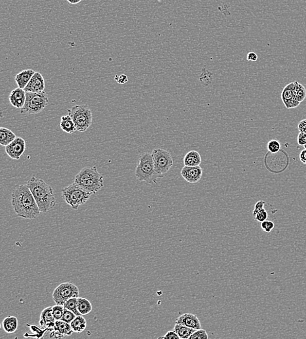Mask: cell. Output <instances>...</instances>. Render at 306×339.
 Masks as SVG:
<instances>
[{
    "label": "cell",
    "instance_id": "6",
    "mask_svg": "<svg viewBox=\"0 0 306 339\" xmlns=\"http://www.w3.org/2000/svg\"><path fill=\"white\" fill-rule=\"evenodd\" d=\"M69 115L73 120L76 130L85 132L92 123V113L87 104H78L68 110Z\"/></svg>",
    "mask_w": 306,
    "mask_h": 339
},
{
    "label": "cell",
    "instance_id": "28",
    "mask_svg": "<svg viewBox=\"0 0 306 339\" xmlns=\"http://www.w3.org/2000/svg\"><path fill=\"white\" fill-rule=\"evenodd\" d=\"M267 148L269 152H270L271 153H277L281 150L280 143L276 140L269 141V142L268 143Z\"/></svg>",
    "mask_w": 306,
    "mask_h": 339
},
{
    "label": "cell",
    "instance_id": "33",
    "mask_svg": "<svg viewBox=\"0 0 306 339\" xmlns=\"http://www.w3.org/2000/svg\"><path fill=\"white\" fill-rule=\"evenodd\" d=\"M208 335L206 331L203 329H197L191 337L189 339H208Z\"/></svg>",
    "mask_w": 306,
    "mask_h": 339
},
{
    "label": "cell",
    "instance_id": "18",
    "mask_svg": "<svg viewBox=\"0 0 306 339\" xmlns=\"http://www.w3.org/2000/svg\"><path fill=\"white\" fill-rule=\"evenodd\" d=\"M35 72L34 70L32 69H26L22 70V71L17 74L15 76V80L18 87H20L21 89H24L26 85H28V84L29 83L30 80H31Z\"/></svg>",
    "mask_w": 306,
    "mask_h": 339
},
{
    "label": "cell",
    "instance_id": "26",
    "mask_svg": "<svg viewBox=\"0 0 306 339\" xmlns=\"http://www.w3.org/2000/svg\"><path fill=\"white\" fill-rule=\"evenodd\" d=\"M292 90L294 93V95L298 102H304L306 98V89L302 84L298 83L297 81L293 82V87Z\"/></svg>",
    "mask_w": 306,
    "mask_h": 339
},
{
    "label": "cell",
    "instance_id": "1",
    "mask_svg": "<svg viewBox=\"0 0 306 339\" xmlns=\"http://www.w3.org/2000/svg\"><path fill=\"white\" fill-rule=\"evenodd\" d=\"M11 198V204L17 216L26 220H35L39 216L41 211L28 185L15 186Z\"/></svg>",
    "mask_w": 306,
    "mask_h": 339
},
{
    "label": "cell",
    "instance_id": "41",
    "mask_svg": "<svg viewBox=\"0 0 306 339\" xmlns=\"http://www.w3.org/2000/svg\"><path fill=\"white\" fill-rule=\"evenodd\" d=\"M300 160L302 163L306 165V150H302L300 153Z\"/></svg>",
    "mask_w": 306,
    "mask_h": 339
},
{
    "label": "cell",
    "instance_id": "17",
    "mask_svg": "<svg viewBox=\"0 0 306 339\" xmlns=\"http://www.w3.org/2000/svg\"><path fill=\"white\" fill-rule=\"evenodd\" d=\"M9 100L11 105L18 109H21L26 102V92L24 89L20 87L13 89L9 95Z\"/></svg>",
    "mask_w": 306,
    "mask_h": 339
},
{
    "label": "cell",
    "instance_id": "7",
    "mask_svg": "<svg viewBox=\"0 0 306 339\" xmlns=\"http://www.w3.org/2000/svg\"><path fill=\"white\" fill-rule=\"evenodd\" d=\"M49 103L47 93L26 92V100L24 106L21 108L20 114L35 115L43 111Z\"/></svg>",
    "mask_w": 306,
    "mask_h": 339
},
{
    "label": "cell",
    "instance_id": "10",
    "mask_svg": "<svg viewBox=\"0 0 306 339\" xmlns=\"http://www.w3.org/2000/svg\"><path fill=\"white\" fill-rule=\"evenodd\" d=\"M26 149V141L21 137H17L8 146H5V152L9 157L15 160H19Z\"/></svg>",
    "mask_w": 306,
    "mask_h": 339
},
{
    "label": "cell",
    "instance_id": "36",
    "mask_svg": "<svg viewBox=\"0 0 306 339\" xmlns=\"http://www.w3.org/2000/svg\"><path fill=\"white\" fill-rule=\"evenodd\" d=\"M297 141L298 144L300 146H305L306 144V133H300L298 136Z\"/></svg>",
    "mask_w": 306,
    "mask_h": 339
},
{
    "label": "cell",
    "instance_id": "31",
    "mask_svg": "<svg viewBox=\"0 0 306 339\" xmlns=\"http://www.w3.org/2000/svg\"><path fill=\"white\" fill-rule=\"evenodd\" d=\"M253 216L255 217V220L258 222H263L268 219V213L264 208L257 211V212L253 213Z\"/></svg>",
    "mask_w": 306,
    "mask_h": 339
},
{
    "label": "cell",
    "instance_id": "19",
    "mask_svg": "<svg viewBox=\"0 0 306 339\" xmlns=\"http://www.w3.org/2000/svg\"><path fill=\"white\" fill-rule=\"evenodd\" d=\"M201 161L202 159L200 153L198 152L194 151V150L189 152L183 158V164H184V166H187V167L200 166Z\"/></svg>",
    "mask_w": 306,
    "mask_h": 339
},
{
    "label": "cell",
    "instance_id": "14",
    "mask_svg": "<svg viewBox=\"0 0 306 339\" xmlns=\"http://www.w3.org/2000/svg\"><path fill=\"white\" fill-rule=\"evenodd\" d=\"M45 87V79L39 72H36L31 80L24 89L26 92H43Z\"/></svg>",
    "mask_w": 306,
    "mask_h": 339
},
{
    "label": "cell",
    "instance_id": "4",
    "mask_svg": "<svg viewBox=\"0 0 306 339\" xmlns=\"http://www.w3.org/2000/svg\"><path fill=\"white\" fill-rule=\"evenodd\" d=\"M135 176L139 182H145L149 184H157L159 178L164 176L156 172L152 153H143L139 156V164L135 170Z\"/></svg>",
    "mask_w": 306,
    "mask_h": 339
},
{
    "label": "cell",
    "instance_id": "13",
    "mask_svg": "<svg viewBox=\"0 0 306 339\" xmlns=\"http://www.w3.org/2000/svg\"><path fill=\"white\" fill-rule=\"evenodd\" d=\"M74 331L70 323L62 321H56L55 322L53 331L51 332V338L62 339L65 337L70 336Z\"/></svg>",
    "mask_w": 306,
    "mask_h": 339
},
{
    "label": "cell",
    "instance_id": "9",
    "mask_svg": "<svg viewBox=\"0 0 306 339\" xmlns=\"http://www.w3.org/2000/svg\"><path fill=\"white\" fill-rule=\"evenodd\" d=\"M79 289L72 283H63L54 290L53 299L55 304L64 305L65 303L72 298H78Z\"/></svg>",
    "mask_w": 306,
    "mask_h": 339
},
{
    "label": "cell",
    "instance_id": "27",
    "mask_svg": "<svg viewBox=\"0 0 306 339\" xmlns=\"http://www.w3.org/2000/svg\"><path fill=\"white\" fill-rule=\"evenodd\" d=\"M64 308L73 312L76 316L81 315L78 310V298H72L64 304Z\"/></svg>",
    "mask_w": 306,
    "mask_h": 339
},
{
    "label": "cell",
    "instance_id": "12",
    "mask_svg": "<svg viewBox=\"0 0 306 339\" xmlns=\"http://www.w3.org/2000/svg\"><path fill=\"white\" fill-rule=\"evenodd\" d=\"M292 87H293V83H289L284 87L282 93V102L288 109L298 107L300 104V102H298L294 95Z\"/></svg>",
    "mask_w": 306,
    "mask_h": 339
},
{
    "label": "cell",
    "instance_id": "38",
    "mask_svg": "<svg viewBox=\"0 0 306 339\" xmlns=\"http://www.w3.org/2000/svg\"><path fill=\"white\" fill-rule=\"evenodd\" d=\"M298 128L300 133H306V119L300 121V123H298Z\"/></svg>",
    "mask_w": 306,
    "mask_h": 339
},
{
    "label": "cell",
    "instance_id": "40",
    "mask_svg": "<svg viewBox=\"0 0 306 339\" xmlns=\"http://www.w3.org/2000/svg\"><path fill=\"white\" fill-rule=\"evenodd\" d=\"M257 60L258 56L255 54V52L248 53V56H247V60L252 61V62H255Z\"/></svg>",
    "mask_w": 306,
    "mask_h": 339
},
{
    "label": "cell",
    "instance_id": "32",
    "mask_svg": "<svg viewBox=\"0 0 306 339\" xmlns=\"http://www.w3.org/2000/svg\"><path fill=\"white\" fill-rule=\"evenodd\" d=\"M76 317V315L73 312L71 311V310L67 309V308H64V312L63 314V317L62 321L70 323L74 321V319Z\"/></svg>",
    "mask_w": 306,
    "mask_h": 339
},
{
    "label": "cell",
    "instance_id": "35",
    "mask_svg": "<svg viewBox=\"0 0 306 339\" xmlns=\"http://www.w3.org/2000/svg\"><path fill=\"white\" fill-rule=\"evenodd\" d=\"M159 339H179L180 337L175 330L168 331L163 337H160Z\"/></svg>",
    "mask_w": 306,
    "mask_h": 339
},
{
    "label": "cell",
    "instance_id": "25",
    "mask_svg": "<svg viewBox=\"0 0 306 339\" xmlns=\"http://www.w3.org/2000/svg\"><path fill=\"white\" fill-rule=\"evenodd\" d=\"M78 310L81 315H87L92 310V305L87 299L78 298Z\"/></svg>",
    "mask_w": 306,
    "mask_h": 339
},
{
    "label": "cell",
    "instance_id": "42",
    "mask_svg": "<svg viewBox=\"0 0 306 339\" xmlns=\"http://www.w3.org/2000/svg\"><path fill=\"white\" fill-rule=\"evenodd\" d=\"M71 4L76 5L79 3L82 0H67Z\"/></svg>",
    "mask_w": 306,
    "mask_h": 339
},
{
    "label": "cell",
    "instance_id": "11",
    "mask_svg": "<svg viewBox=\"0 0 306 339\" xmlns=\"http://www.w3.org/2000/svg\"><path fill=\"white\" fill-rule=\"evenodd\" d=\"M202 169L200 166L197 167H187L185 166L181 170V175L186 182L189 184H196L201 180Z\"/></svg>",
    "mask_w": 306,
    "mask_h": 339
},
{
    "label": "cell",
    "instance_id": "21",
    "mask_svg": "<svg viewBox=\"0 0 306 339\" xmlns=\"http://www.w3.org/2000/svg\"><path fill=\"white\" fill-rule=\"evenodd\" d=\"M60 127L63 131L68 133V134H72L75 132L76 130L75 125L73 120L70 115L62 116L61 118Z\"/></svg>",
    "mask_w": 306,
    "mask_h": 339
},
{
    "label": "cell",
    "instance_id": "39",
    "mask_svg": "<svg viewBox=\"0 0 306 339\" xmlns=\"http://www.w3.org/2000/svg\"><path fill=\"white\" fill-rule=\"evenodd\" d=\"M265 202H264L263 201H260L259 202H257V203H256V204L255 205V209H254L253 213L257 212V211L261 210V209H264V206H265Z\"/></svg>",
    "mask_w": 306,
    "mask_h": 339
},
{
    "label": "cell",
    "instance_id": "16",
    "mask_svg": "<svg viewBox=\"0 0 306 339\" xmlns=\"http://www.w3.org/2000/svg\"><path fill=\"white\" fill-rule=\"evenodd\" d=\"M176 323L185 325L195 329H202L201 323L196 314L191 313L181 314L176 321Z\"/></svg>",
    "mask_w": 306,
    "mask_h": 339
},
{
    "label": "cell",
    "instance_id": "24",
    "mask_svg": "<svg viewBox=\"0 0 306 339\" xmlns=\"http://www.w3.org/2000/svg\"><path fill=\"white\" fill-rule=\"evenodd\" d=\"M71 325H72V330L74 333H80L85 331L87 328V322L82 315L76 316L74 321L71 323Z\"/></svg>",
    "mask_w": 306,
    "mask_h": 339
},
{
    "label": "cell",
    "instance_id": "37",
    "mask_svg": "<svg viewBox=\"0 0 306 339\" xmlns=\"http://www.w3.org/2000/svg\"><path fill=\"white\" fill-rule=\"evenodd\" d=\"M114 80L120 85H124L128 82V77L126 75H122L120 76L116 75L114 77Z\"/></svg>",
    "mask_w": 306,
    "mask_h": 339
},
{
    "label": "cell",
    "instance_id": "34",
    "mask_svg": "<svg viewBox=\"0 0 306 339\" xmlns=\"http://www.w3.org/2000/svg\"><path fill=\"white\" fill-rule=\"evenodd\" d=\"M275 224L271 220H265V221L261 222V228L263 231L269 233L271 230L274 228Z\"/></svg>",
    "mask_w": 306,
    "mask_h": 339
},
{
    "label": "cell",
    "instance_id": "43",
    "mask_svg": "<svg viewBox=\"0 0 306 339\" xmlns=\"http://www.w3.org/2000/svg\"><path fill=\"white\" fill-rule=\"evenodd\" d=\"M304 148H305V150H306V144L305 145V146H304Z\"/></svg>",
    "mask_w": 306,
    "mask_h": 339
},
{
    "label": "cell",
    "instance_id": "30",
    "mask_svg": "<svg viewBox=\"0 0 306 339\" xmlns=\"http://www.w3.org/2000/svg\"><path fill=\"white\" fill-rule=\"evenodd\" d=\"M53 310L54 317L55 321H61L64 312V305L56 304L53 306Z\"/></svg>",
    "mask_w": 306,
    "mask_h": 339
},
{
    "label": "cell",
    "instance_id": "2",
    "mask_svg": "<svg viewBox=\"0 0 306 339\" xmlns=\"http://www.w3.org/2000/svg\"><path fill=\"white\" fill-rule=\"evenodd\" d=\"M42 213L51 211L56 204L54 189L43 180L32 177L27 183Z\"/></svg>",
    "mask_w": 306,
    "mask_h": 339
},
{
    "label": "cell",
    "instance_id": "23",
    "mask_svg": "<svg viewBox=\"0 0 306 339\" xmlns=\"http://www.w3.org/2000/svg\"><path fill=\"white\" fill-rule=\"evenodd\" d=\"M174 330L179 335L180 339H188L191 335L197 330V329L191 328V327L185 326V325L176 323Z\"/></svg>",
    "mask_w": 306,
    "mask_h": 339
},
{
    "label": "cell",
    "instance_id": "8",
    "mask_svg": "<svg viewBox=\"0 0 306 339\" xmlns=\"http://www.w3.org/2000/svg\"><path fill=\"white\" fill-rule=\"evenodd\" d=\"M152 155L156 172L164 176L173 166V159L171 153L166 150L158 148L153 150Z\"/></svg>",
    "mask_w": 306,
    "mask_h": 339
},
{
    "label": "cell",
    "instance_id": "22",
    "mask_svg": "<svg viewBox=\"0 0 306 339\" xmlns=\"http://www.w3.org/2000/svg\"><path fill=\"white\" fill-rule=\"evenodd\" d=\"M2 325L5 332L12 334L18 329V319L15 317L9 316L3 320Z\"/></svg>",
    "mask_w": 306,
    "mask_h": 339
},
{
    "label": "cell",
    "instance_id": "15",
    "mask_svg": "<svg viewBox=\"0 0 306 339\" xmlns=\"http://www.w3.org/2000/svg\"><path fill=\"white\" fill-rule=\"evenodd\" d=\"M55 319L54 317L53 306L45 308L41 312L40 316L39 325L42 328L46 329L49 332H52L54 327Z\"/></svg>",
    "mask_w": 306,
    "mask_h": 339
},
{
    "label": "cell",
    "instance_id": "3",
    "mask_svg": "<svg viewBox=\"0 0 306 339\" xmlns=\"http://www.w3.org/2000/svg\"><path fill=\"white\" fill-rule=\"evenodd\" d=\"M74 183L93 195L104 186V178L96 167H86L78 173Z\"/></svg>",
    "mask_w": 306,
    "mask_h": 339
},
{
    "label": "cell",
    "instance_id": "5",
    "mask_svg": "<svg viewBox=\"0 0 306 339\" xmlns=\"http://www.w3.org/2000/svg\"><path fill=\"white\" fill-rule=\"evenodd\" d=\"M91 194L78 186L75 183L62 189V198L72 209L76 210L80 205L87 203Z\"/></svg>",
    "mask_w": 306,
    "mask_h": 339
},
{
    "label": "cell",
    "instance_id": "20",
    "mask_svg": "<svg viewBox=\"0 0 306 339\" xmlns=\"http://www.w3.org/2000/svg\"><path fill=\"white\" fill-rule=\"evenodd\" d=\"M16 135L10 129L1 127L0 128V144L2 146H8L17 138Z\"/></svg>",
    "mask_w": 306,
    "mask_h": 339
},
{
    "label": "cell",
    "instance_id": "29",
    "mask_svg": "<svg viewBox=\"0 0 306 339\" xmlns=\"http://www.w3.org/2000/svg\"><path fill=\"white\" fill-rule=\"evenodd\" d=\"M212 73L208 71L205 68H202V72L200 77V81L202 83L205 84L206 85H210L212 83Z\"/></svg>",
    "mask_w": 306,
    "mask_h": 339
}]
</instances>
